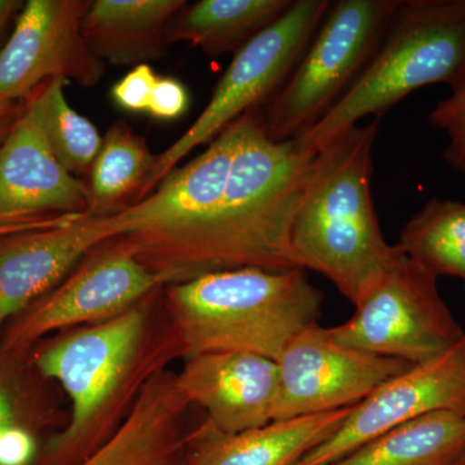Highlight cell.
Wrapping results in <instances>:
<instances>
[{
  "label": "cell",
  "instance_id": "obj_1",
  "mask_svg": "<svg viewBox=\"0 0 465 465\" xmlns=\"http://www.w3.org/2000/svg\"><path fill=\"white\" fill-rule=\"evenodd\" d=\"M317 153L274 142L262 108L238 118V140L222 200L206 223L153 268L163 286L229 269H300L291 229Z\"/></svg>",
  "mask_w": 465,
  "mask_h": 465
},
{
  "label": "cell",
  "instance_id": "obj_2",
  "mask_svg": "<svg viewBox=\"0 0 465 465\" xmlns=\"http://www.w3.org/2000/svg\"><path fill=\"white\" fill-rule=\"evenodd\" d=\"M379 127V119L353 125L317 153L291 229L299 268L322 274L353 305L400 255L382 234L372 198Z\"/></svg>",
  "mask_w": 465,
  "mask_h": 465
},
{
  "label": "cell",
  "instance_id": "obj_3",
  "mask_svg": "<svg viewBox=\"0 0 465 465\" xmlns=\"http://www.w3.org/2000/svg\"><path fill=\"white\" fill-rule=\"evenodd\" d=\"M166 299L185 358L238 351L277 361L318 323L324 296L304 269L241 268L168 284Z\"/></svg>",
  "mask_w": 465,
  "mask_h": 465
},
{
  "label": "cell",
  "instance_id": "obj_4",
  "mask_svg": "<svg viewBox=\"0 0 465 465\" xmlns=\"http://www.w3.org/2000/svg\"><path fill=\"white\" fill-rule=\"evenodd\" d=\"M464 78L465 0H401L354 84L293 140L318 153L362 119L381 121L412 92L437 84L452 90Z\"/></svg>",
  "mask_w": 465,
  "mask_h": 465
},
{
  "label": "cell",
  "instance_id": "obj_5",
  "mask_svg": "<svg viewBox=\"0 0 465 465\" xmlns=\"http://www.w3.org/2000/svg\"><path fill=\"white\" fill-rule=\"evenodd\" d=\"M401 0L332 3L307 51L262 110L266 134L286 142L341 99L372 57Z\"/></svg>",
  "mask_w": 465,
  "mask_h": 465
},
{
  "label": "cell",
  "instance_id": "obj_6",
  "mask_svg": "<svg viewBox=\"0 0 465 465\" xmlns=\"http://www.w3.org/2000/svg\"><path fill=\"white\" fill-rule=\"evenodd\" d=\"M331 5L330 0H293L282 17L234 54L203 112L183 136L157 155L154 170L134 203L148 197L189 153L213 143L232 122L274 96L298 65Z\"/></svg>",
  "mask_w": 465,
  "mask_h": 465
},
{
  "label": "cell",
  "instance_id": "obj_7",
  "mask_svg": "<svg viewBox=\"0 0 465 465\" xmlns=\"http://www.w3.org/2000/svg\"><path fill=\"white\" fill-rule=\"evenodd\" d=\"M347 322L327 327L347 347L421 365L463 339L439 289V278L400 250L399 258L361 299Z\"/></svg>",
  "mask_w": 465,
  "mask_h": 465
},
{
  "label": "cell",
  "instance_id": "obj_8",
  "mask_svg": "<svg viewBox=\"0 0 465 465\" xmlns=\"http://www.w3.org/2000/svg\"><path fill=\"white\" fill-rule=\"evenodd\" d=\"M146 321V308L136 304L35 354L34 361L39 372L56 381L72 403L69 425L52 440L50 458L60 460L78 454L94 419L130 369L143 341Z\"/></svg>",
  "mask_w": 465,
  "mask_h": 465
},
{
  "label": "cell",
  "instance_id": "obj_9",
  "mask_svg": "<svg viewBox=\"0 0 465 465\" xmlns=\"http://www.w3.org/2000/svg\"><path fill=\"white\" fill-rule=\"evenodd\" d=\"M238 140V119L154 192L116 213L121 237L108 243L152 271L207 222L222 200Z\"/></svg>",
  "mask_w": 465,
  "mask_h": 465
},
{
  "label": "cell",
  "instance_id": "obj_10",
  "mask_svg": "<svg viewBox=\"0 0 465 465\" xmlns=\"http://www.w3.org/2000/svg\"><path fill=\"white\" fill-rule=\"evenodd\" d=\"M273 421L323 414L358 405L410 363L367 353L333 341L312 324L289 342L277 361Z\"/></svg>",
  "mask_w": 465,
  "mask_h": 465
},
{
  "label": "cell",
  "instance_id": "obj_11",
  "mask_svg": "<svg viewBox=\"0 0 465 465\" xmlns=\"http://www.w3.org/2000/svg\"><path fill=\"white\" fill-rule=\"evenodd\" d=\"M91 0H29L0 50V101H26L52 79L94 88L106 64L82 33Z\"/></svg>",
  "mask_w": 465,
  "mask_h": 465
},
{
  "label": "cell",
  "instance_id": "obj_12",
  "mask_svg": "<svg viewBox=\"0 0 465 465\" xmlns=\"http://www.w3.org/2000/svg\"><path fill=\"white\" fill-rule=\"evenodd\" d=\"M449 411L465 415V335L430 362L410 367L351 407L339 430L295 465H330L407 421Z\"/></svg>",
  "mask_w": 465,
  "mask_h": 465
},
{
  "label": "cell",
  "instance_id": "obj_13",
  "mask_svg": "<svg viewBox=\"0 0 465 465\" xmlns=\"http://www.w3.org/2000/svg\"><path fill=\"white\" fill-rule=\"evenodd\" d=\"M105 244L96 258L21 313L5 335L7 351H23L56 330L108 321L163 286L131 253Z\"/></svg>",
  "mask_w": 465,
  "mask_h": 465
},
{
  "label": "cell",
  "instance_id": "obj_14",
  "mask_svg": "<svg viewBox=\"0 0 465 465\" xmlns=\"http://www.w3.org/2000/svg\"><path fill=\"white\" fill-rule=\"evenodd\" d=\"M121 237L115 213L0 238V324L51 292L79 260Z\"/></svg>",
  "mask_w": 465,
  "mask_h": 465
},
{
  "label": "cell",
  "instance_id": "obj_15",
  "mask_svg": "<svg viewBox=\"0 0 465 465\" xmlns=\"http://www.w3.org/2000/svg\"><path fill=\"white\" fill-rule=\"evenodd\" d=\"M176 385L189 405L207 412V423L224 434L273 421L277 362L256 354L213 351L186 358Z\"/></svg>",
  "mask_w": 465,
  "mask_h": 465
},
{
  "label": "cell",
  "instance_id": "obj_16",
  "mask_svg": "<svg viewBox=\"0 0 465 465\" xmlns=\"http://www.w3.org/2000/svg\"><path fill=\"white\" fill-rule=\"evenodd\" d=\"M84 180L58 163L29 109L0 143V223L87 213Z\"/></svg>",
  "mask_w": 465,
  "mask_h": 465
},
{
  "label": "cell",
  "instance_id": "obj_17",
  "mask_svg": "<svg viewBox=\"0 0 465 465\" xmlns=\"http://www.w3.org/2000/svg\"><path fill=\"white\" fill-rule=\"evenodd\" d=\"M351 407L235 434L217 432L206 421L189 436L185 465H295L339 430Z\"/></svg>",
  "mask_w": 465,
  "mask_h": 465
},
{
  "label": "cell",
  "instance_id": "obj_18",
  "mask_svg": "<svg viewBox=\"0 0 465 465\" xmlns=\"http://www.w3.org/2000/svg\"><path fill=\"white\" fill-rule=\"evenodd\" d=\"M183 0H94L82 20L92 52L105 64L134 67L166 56L167 27Z\"/></svg>",
  "mask_w": 465,
  "mask_h": 465
},
{
  "label": "cell",
  "instance_id": "obj_19",
  "mask_svg": "<svg viewBox=\"0 0 465 465\" xmlns=\"http://www.w3.org/2000/svg\"><path fill=\"white\" fill-rule=\"evenodd\" d=\"M293 0H200L186 5L167 27L168 45L189 43L206 56L237 54L286 14Z\"/></svg>",
  "mask_w": 465,
  "mask_h": 465
},
{
  "label": "cell",
  "instance_id": "obj_20",
  "mask_svg": "<svg viewBox=\"0 0 465 465\" xmlns=\"http://www.w3.org/2000/svg\"><path fill=\"white\" fill-rule=\"evenodd\" d=\"M465 452V415L432 412L401 424L330 465H450Z\"/></svg>",
  "mask_w": 465,
  "mask_h": 465
},
{
  "label": "cell",
  "instance_id": "obj_21",
  "mask_svg": "<svg viewBox=\"0 0 465 465\" xmlns=\"http://www.w3.org/2000/svg\"><path fill=\"white\" fill-rule=\"evenodd\" d=\"M153 154L143 137L124 122H116L103 137L99 154L88 173L87 213L106 216L136 202L154 170Z\"/></svg>",
  "mask_w": 465,
  "mask_h": 465
},
{
  "label": "cell",
  "instance_id": "obj_22",
  "mask_svg": "<svg viewBox=\"0 0 465 465\" xmlns=\"http://www.w3.org/2000/svg\"><path fill=\"white\" fill-rule=\"evenodd\" d=\"M397 247L430 273L465 282V203L432 198L403 226Z\"/></svg>",
  "mask_w": 465,
  "mask_h": 465
},
{
  "label": "cell",
  "instance_id": "obj_23",
  "mask_svg": "<svg viewBox=\"0 0 465 465\" xmlns=\"http://www.w3.org/2000/svg\"><path fill=\"white\" fill-rule=\"evenodd\" d=\"M66 85L64 79L45 82L25 104L58 163L81 179L90 173L103 137L90 119L69 105Z\"/></svg>",
  "mask_w": 465,
  "mask_h": 465
},
{
  "label": "cell",
  "instance_id": "obj_24",
  "mask_svg": "<svg viewBox=\"0 0 465 465\" xmlns=\"http://www.w3.org/2000/svg\"><path fill=\"white\" fill-rule=\"evenodd\" d=\"M430 124L448 136L443 159L458 173H465V78L439 101L428 115Z\"/></svg>",
  "mask_w": 465,
  "mask_h": 465
},
{
  "label": "cell",
  "instance_id": "obj_25",
  "mask_svg": "<svg viewBox=\"0 0 465 465\" xmlns=\"http://www.w3.org/2000/svg\"><path fill=\"white\" fill-rule=\"evenodd\" d=\"M159 75L149 64L134 66L112 88V99L125 112L148 113Z\"/></svg>",
  "mask_w": 465,
  "mask_h": 465
},
{
  "label": "cell",
  "instance_id": "obj_26",
  "mask_svg": "<svg viewBox=\"0 0 465 465\" xmlns=\"http://www.w3.org/2000/svg\"><path fill=\"white\" fill-rule=\"evenodd\" d=\"M189 94L182 82L171 76H159L153 91L148 113L159 121H174L186 112Z\"/></svg>",
  "mask_w": 465,
  "mask_h": 465
},
{
  "label": "cell",
  "instance_id": "obj_27",
  "mask_svg": "<svg viewBox=\"0 0 465 465\" xmlns=\"http://www.w3.org/2000/svg\"><path fill=\"white\" fill-rule=\"evenodd\" d=\"M79 215L81 213H60V215L36 217V219L23 220V222L0 223V238L17 234V232L34 231V229L66 224Z\"/></svg>",
  "mask_w": 465,
  "mask_h": 465
},
{
  "label": "cell",
  "instance_id": "obj_28",
  "mask_svg": "<svg viewBox=\"0 0 465 465\" xmlns=\"http://www.w3.org/2000/svg\"><path fill=\"white\" fill-rule=\"evenodd\" d=\"M20 423L17 415L16 396L9 381L7 372L0 366V436Z\"/></svg>",
  "mask_w": 465,
  "mask_h": 465
},
{
  "label": "cell",
  "instance_id": "obj_29",
  "mask_svg": "<svg viewBox=\"0 0 465 465\" xmlns=\"http://www.w3.org/2000/svg\"><path fill=\"white\" fill-rule=\"evenodd\" d=\"M24 109L25 105H21L20 101H0V143L23 114Z\"/></svg>",
  "mask_w": 465,
  "mask_h": 465
},
{
  "label": "cell",
  "instance_id": "obj_30",
  "mask_svg": "<svg viewBox=\"0 0 465 465\" xmlns=\"http://www.w3.org/2000/svg\"><path fill=\"white\" fill-rule=\"evenodd\" d=\"M18 5L20 3L15 2V0H0V33Z\"/></svg>",
  "mask_w": 465,
  "mask_h": 465
},
{
  "label": "cell",
  "instance_id": "obj_31",
  "mask_svg": "<svg viewBox=\"0 0 465 465\" xmlns=\"http://www.w3.org/2000/svg\"><path fill=\"white\" fill-rule=\"evenodd\" d=\"M450 465H465V452L463 455H461V457H459L457 460L452 461V463Z\"/></svg>",
  "mask_w": 465,
  "mask_h": 465
},
{
  "label": "cell",
  "instance_id": "obj_32",
  "mask_svg": "<svg viewBox=\"0 0 465 465\" xmlns=\"http://www.w3.org/2000/svg\"><path fill=\"white\" fill-rule=\"evenodd\" d=\"M464 284H465V282H464Z\"/></svg>",
  "mask_w": 465,
  "mask_h": 465
}]
</instances>
